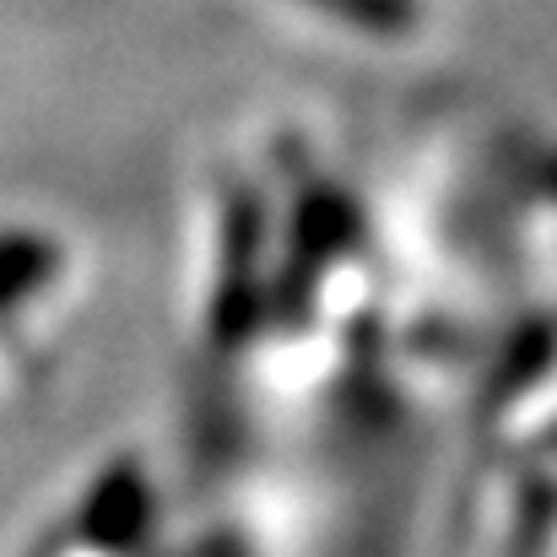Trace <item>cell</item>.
Instances as JSON below:
<instances>
[{"mask_svg":"<svg viewBox=\"0 0 557 557\" xmlns=\"http://www.w3.org/2000/svg\"><path fill=\"white\" fill-rule=\"evenodd\" d=\"M271 309L265 287V206L255 189H233L222 211V271H216V298H211V342L216 347H244L255 342L260 320Z\"/></svg>","mask_w":557,"mask_h":557,"instance_id":"obj_1","label":"cell"},{"mask_svg":"<svg viewBox=\"0 0 557 557\" xmlns=\"http://www.w3.org/2000/svg\"><path fill=\"white\" fill-rule=\"evenodd\" d=\"M358 233H363V216L342 189L325 185V180H304L298 206H293V249H287V265L271 287V314L298 325L309 314L314 282L358 244Z\"/></svg>","mask_w":557,"mask_h":557,"instance_id":"obj_2","label":"cell"},{"mask_svg":"<svg viewBox=\"0 0 557 557\" xmlns=\"http://www.w3.org/2000/svg\"><path fill=\"white\" fill-rule=\"evenodd\" d=\"M147 520H152L147 476H141L131 460H120V466H109V471L92 482V493H87V504H82V520H76V536H82L87 547H98V553L125 557L147 536Z\"/></svg>","mask_w":557,"mask_h":557,"instance_id":"obj_3","label":"cell"},{"mask_svg":"<svg viewBox=\"0 0 557 557\" xmlns=\"http://www.w3.org/2000/svg\"><path fill=\"white\" fill-rule=\"evenodd\" d=\"M54 276H60V244H49L38 233H5L0 238V314L27 304Z\"/></svg>","mask_w":557,"mask_h":557,"instance_id":"obj_4","label":"cell"},{"mask_svg":"<svg viewBox=\"0 0 557 557\" xmlns=\"http://www.w3.org/2000/svg\"><path fill=\"white\" fill-rule=\"evenodd\" d=\"M304 5H314L347 27H363L373 38H400L422 16V0H304Z\"/></svg>","mask_w":557,"mask_h":557,"instance_id":"obj_5","label":"cell"},{"mask_svg":"<svg viewBox=\"0 0 557 557\" xmlns=\"http://www.w3.org/2000/svg\"><path fill=\"white\" fill-rule=\"evenodd\" d=\"M553 352H557V331L553 325L525 331V336L509 347V358H504V369H498V389H493V395H515V389H525L536 373L553 363Z\"/></svg>","mask_w":557,"mask_h":557,"instance_id":"obj_6","label":"cell"}]
</instances>
